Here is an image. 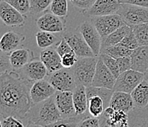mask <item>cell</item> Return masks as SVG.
<instances>
[{
	"label": "cell",
	"instance_id": "obj_1",
	"mask_svg": "<svg viewBox=\"0 0 148 127\" xmlns=\"http://www.w3.org/2000/svg\"><path fill=\"white\" fill-rule=\"evenodd\" d=\"M29 79L18 73L5 72L0 77V110L1 119L14 116L22 121L32 107Z\"/></svg>",
	"mask_w": 148,
	"mask_h": 127
},
{
	"label": "cell",
	"instance_id": "obj_2",
	"mask_svg": "<svg viewBox=\"0 0 148 127\" xmlns=\"http://www.w3.org/2000/svg\"><path fill=\"white\" fill-rule=\"evenodd\" d=\"M34 105L25 118L27 122L26 126H52L63 119L56 105L55 96Z\"/></svg>",
	"mask_w": 148,
	"mask_h": 127
},
{
	"label": "cell",
	"instance_id": "obj_3",
	"mask_svg": "<svg viewBox=\"0 0 148 127\" xmlns=\"http://www.w3.org/2000/svg\"><path fill=\"white\" fill-rule=\"evenodd\" d=\"M98 57L99 56L80 57L77 60L73 68H72L77 85H82L86 87L91 85L96 71Z\"/></svg>",
	"mask_w": 148,
	"mask_h": 127
},
{
	"label": "cell",
	"instance_id": "obj_4",
	"mask_svg": "<svg viewBox=\"0 0 148 127\" xmlns=\"http://www.w3.org/2000/svg\"><path fill=\"white\" fill-rule=\"evenodd\" d=\"M124 22L130 26L148 23V7L130 4L121 3L117 11Z\"/></svg>",
	"mask_w": 148,
	"mask_h": 127
},
{
	"label": "cell",
	"instance_id": "obj_5",
	"mask_svg": "<svg viewBox=\"0 0 148 127\" xmlns=\"http://www.w3.org/2000/svg\"><path fill=\"white\" fill-rule=\"evenodd\" d=\"M91 22L95 25L102 38L108 35L122 26L126 24L122 17L117 13L94 16L91 18Z\"/></svg>",
	"mask_w": 148,
	"mask_h": 127
},
{
	"label": "cell",
	"instance_id": "obj_6",
	"mask_svg": "<svg viewBox=\"0 0 148 127\" xmlns=\"http://www.w3.org/2000/svg\"><path fill=\"white\" fill-rule=\"evenodd\" d=\"M143 80V73L131 69L119 74L116 79L113 90L130 93Z\"/></svg>",
	"mask_w": 148,
	"mask_h": 127
},
{
	"label": "cell",
	"instance_id": "obj_7",
	"mask_svg": "<svg viewBox=\"0 0 148 127\" xmlns=\"http://www.w3.org/2000/svg\"><path fill=\"white\" fill-rule=\"evenodd\" d=\"M56 91H72L77 87L76 81L71 69H60L52 73L49 79Z\"/></svg>",
	"mask_w": 148,
	"mask_h": 127
},
{
	"label": "cell",
	"instance_id": "obj_8",
	"mask_svg": "<svg viewBox=\"0 0 148 127\" xmlns=\"http://www.w3.org/2000/svg\"><path fill=\"white\" fill-rule=\"evenodd\" d=\"M100 126L125 127L129 126L130 117L124 111L116 110L111 106L106 108L100 116Z\"/></svg>",
	"mask_w": 148,
	"mask_h": 127
},
{
	"label": "cell",
	"instance_id": "obj_9",
	"mask_svg": "<svg viewBox=\"0 0 148 127\" xmlns=\"http://www.w3.org/2000/svg\"><path fill=\"white\" fill-rule=\"evenodd\" d=\"M80 33L83 35L95 55L99 56L102 46V36L95 25L91 22L84 21L80 26Z\"/></svg>",
	"mask_w": 148,
	"mask_h": 127
},
{
	"label": "cell",
	"instance_id": "obj_10",
	"mask_svg": "<svg viewBox=\"0 0 148 127\" xmlns=\"http://www.w3.org/2000/svg\"><path fill=\"white\" fill-rule=\"evenodd\" d=\"M116 79V78L114 77L112 72L109 70L108 68L105 65L102 58L99 55L95 77L93 79L91 85L96 87H103V88L113 90Z\"/></svg>",
	"mask_w": 148,
	"mask_h": 127
},
{
	"label": "cell",
	"instance_id": "obj_11",
	"mask_svg": "<svg viewBox=\"0 0 148 127\" xmlns=\"http://www.w3.org/2000/svg\"><path fill=\"white\" fill-rule=\"evenodd\" d=\"M56 90L49 81L39 80L35 81L30 88V98L33 104H38L54 96Z\"/></svg>",
	"mask_w": 148,
	"mask_h": 127
},
{
	"label": "cell",
	"instance_id": "obj_12",
	"mask_svg": "<svg viewBox=\"0 0 148 127\" xmlns=\"http://www.w3.org/2000/svg\"><path fill=\"white\" fill-rule=\"evenodd\" d=\"M54 96L56 105L63 118L76 117L73 101V93L72 91H56Z\"/></svg>",
	"mask_w": 148,
	"mask_h": 127
},
{
	"label": "cell",
	"instance_id": "obj_13",
	"mask_svg": "<svg viewBox=\"0 0 148 127\" xmlns=\"http://www.w3.org/2000/svg\"><path fill=\"white\" fill-rule=\"evenodd\" d=\"M64 38L66 40L67 42L72 48L76 55L80 58L96 56L81 34L67 33L66 34L64 35Z\"/></svg>",
	"mask_w": 148,
	"mask_h": 127
},
{
	"label": "cell",
	"instance_id": "obj_14",
	"mask_svg": "<svg viewBox=\"0 0 148 127\" xmlns=\"http://www.w3.org/2000/svg\"><path fill=\"white\" fill-rule=\"evenodd\" d=\"M121 6L118 0H96L88 8L86 14L90 16H101L116 13Z\"/></svg>",
	"mask_w": 148,
	"mask_h": 127
},
{
	"label": "cell",
	"instance_id": "obj_15",
	"mask_svg": "<svg viewBox=\"0 0 148 127\" xmlns=\"http://www.w3.org/2000/svg\"><path fill=\"white\" fill-rule=\"evenodd\" d=\"M0 18L8 26H21L25 23L22 13L4 0L0 3Z\"/></svg>",
	"mask_w": 148,
	"mask_h": 127
},
{
	"label": "cell",
	"instance_id": "obj_16",
	"mask_svg": "<svg viewBox=\"0 0 148 127\" xmlns=\"http://www.w3.org/2000/svg\"><path fill=\"white\" fill-rule=\"evenodd\" d=\"M37 26L42 31L52 33L64 31V24L59 16L53 13H46L37 20Z\"/></svg>",
	"mask_w": 148,
	"mask_h": 127
},
{
	"label": "cell",
	"instance_id": "obj_17",
	"mask_svg": "<svg viewBox=\"0 0 148 127\" xmlns=\"http://www.w3.org/2000/svg\"><path fill=\"white\" fill-rule=\"evenodd\" d=\"M110 106L116 110L129 113L134 109V103L131 94L121 91H114Z\"/></svg>",
	"mask_w": 148,
	"mask_h": 127
},
{
	"label": "cell",
	"instance_id": "obj_18",
	"mask_svg": "<svg viewBox=\"0 0 148 127\" xmlns=\"http://www.w3.org/2000/svg\"><path fill=\"white\" fill-rule=\"evenodd\" d=\"M131 69L145 73L148 69V45L138 46L130 55Z\"/></svg>",
	"mask_w": 148,
	"mask_h": 127
},
{
	"label": "cell",
	"instance_id": "obj_19",
	"mask_svg": "<svg viewBox=\"0 0 148 127\" xmlns=\"http://www.w3.org/2000/svg\"><path fill=\"white\" fill-rule=\"evenodd\" d=\"M40 59L51 73L64 68L61 62V57L56 49L47 48L41 51Z\"/></svg>",
	"mask_w": 148,
	"mask_h": 127
},
{
	"label": "cell",
	"instance_id": "obj_20",
	"mask_svg": "<svg viewBox=\"0 0 148 127\" xmlns=\"http://www.w3.org/2000/svg\"><path fill=\"white\" fill-rule=\"evenodd\" d=\"M23 69L27 78L32 81L44 79L47 75V69L41 60L31 61Z\"/></svg>",
	"mask_w": 148,
	"mask_h": 127
},
{
	"label": "cell",
	"instance_id": "obj_21",
	"mask_svg": "<svg viewBox=\"0 0 148 127\" xmlns=\"http://www.w3.org/2000/svg\"><path fill=\"white\" fill-rule=\"evenodd\" d=\"M25 37L15 32L5 33L0 41V49L3 53H11L21 46Z\"/></svg>",
	"mask_w": 148,
	"mask_h": 127
},
{
	"label": "cell",
	"instance_id": "obj_22",
	"mask_svg": "<svg viewBox=\"0 0 148 127\" xmlns=\"http://www.w3.org/2000/svg\"><path fill=\"white\" fill-rule=\"evenodd\" d=\"M72 93H73L75 114L77 116L83 115L88 109V96L86 93V87L82 85H77Z\"/></svg>",
	"mask_w": 148,
	"mask_h": 127
},
{
	"label": "cell",
	"instance_id": "obj_23",
	"mask_svg": "<svg viewBox=\"0 0 148 127\" xmlns=\"http://www.w3.org/2000/svg\"><path fill=\"white\" fill-rule=\"evenodd\" d=\"M134 100V108L140 109L145 107L148 104V82L144 79L130 93Z\"/></svg>",
	"mask_w": 148,
	"mask_h": 127
},
{
	"label": "cell",
	"instance_id": "obj_24",
	"mask_svg": "<svg viewBox=\"0 0 148 127\" xmlns=\"http://www.w3.org/2000/svg\"><path fill=\"white\" fill-rule=\"evenodd\" d=\"M33 54L27 49H17L10 53V61L13 69H20L30 62Z\"/></svg>",
	"mask_w": 148,
	"mask_h": 127
},
{
	"label": "cell",
	"instance_id": "obj_25",
	"mask_svg": "<svg viewBox=\"0 0 148 127\" xmlns=\"http://www.w3.org/2000/svg\"><path fill=\"white\" fill-rule=\"evenodd\" d=\"M132 29V26H128L127 24H125L113 32L108 35L102 38V46H101V50L108 46H113V45H116L122 41L125 36L129 33Z\"/></svg>",
	"mask_w": 148,
	"mask_h": 127
},
{
	"label": "cell",
	"instance_id": "obj_26",
	"mask_svg": "<svg viewBox=\"0 0 148 127\" xmlns=\"http://www.w3.org/2000/svg\"><path fill=\"white\" fill-rule=\"evenodd\" d=\"M86 93L88 98L93 96H99L103 98L105 102L106 107L110 106L111 98H112L114 90L112 89H108L103 87H96L90 85L86 87Z\"/></svg>",
	"mask_w": 148,
	"mask_h": 127
},
{
	"label": "cell",
	"instance_id": "obj_27",
	"mask_svg": "<svg viewBox=\"0 0 148 127\" xmlns=\"http://www.w3.org/2000/svg\"><path fill=\"white\" fill-rule=\"evenodd\" d=\"M106 108L104 101L99 96H93L88 98V110L91 116L99 117Z\"/></svg>",
	"mask_w": 148,
	"mask_h": 127
},
{
	"label": "cell",
	"instance_id": "obj_28",
	"mask_svg": "<svg viewBox=\"0 0 148 127\" xmlns=\"http://www.w3.org/2000/svg\"><path fill=\"white\" fill-rule=\"evenodd\" d=\"M133 50L121 46L119 44L108 46L100 51V54H106L115 59L122 57H130Z\"/></svg>",
	"mask_w": 148,
	"mask_h": 127
},
{
	"label": "cell",
	"instance_id": "obj_29",
	"mask_svg": "<svg viewBox=\"0 0 148 127\" xmlns=\"http://www.w3.org/2000/svg\"><path fill=\"white\" fill-rule=\"evenodd\" d=\"M36 38L38 46L41 49L50 47L58 41V38L53 34H52V33L42 30L36 33Z\"/></svg>",
	"mask_w": 148,
	"mask_h": 127
},
{
	"label": "cell",
	"instance_id": "obj_30",
	"mask_svg": "<svg viewBox=\"0 0 148 127\" xmlns=\"http://www.w3.org/2000/svg\"><path fill=\"white\" fill-rule=\"evenodd\" d=\"M139 46L148 45V23H143L132 26Z\"/></svg>",
	"mask_w": 148,
	"mask_h": 127
},
{
	"label": "cell",
	"instance_id": "obj_31",
	"mask_svg": "<svg viewBox=\"0 0 148 127\" xmlns=\"http://www.w3.org/2000/svg\"><path fill=\"white\" fill-rule=\"evenodd\" d=\"M50 10L53 14L59 17H64L68 13L67 0H52L50 5Z\"/></svg>",
	"mask_w": 148,
	"mask_h": 127
},
{
	"label": "cell",
	"instance_id": "obj_32",
	"mask_svg": "<svg viewBox=\"0 0 148 127\" xmlns=\"http://www.w3.org/2000/svg\"><path fill=\"white\" fill-rule=\"evenodd\" d=\"M100 57L103 60V62L105 65L108 68V69L112 72V73L114 75L116 78H117L120 74V71L119 69V65H118L116 59L111 57V56L108 55L106 54H99Z\"/></svg>",
	"mask_w": 148,
	"mask_h": 127
},
{
	"label": "cell",
	"instance_id": "obj_33",
	"mask_svg": "<svg viewBox=\"0 0 148 127\" xmlns=\"http://www.w3.org/2000/svg\"><path fill=\"white\" fill-rule=\"evenodd\" d=\"M52 0H29L30 12L33 14H38L44 12L51 5Z\"/></svg>",
	"mask_w": 148,
	"mask_h": 127
},
{
	"label": "cell",
	"instance_id": "obj_34",
	"mask_svg": "<svg viewBox=\"0 0 148 127\" xmlns=\"http://www.w3.org/2000/svg\"><path fill=\"white\" fill-rule=\"evenodd\" d=\"M118 44L124 46V47H126L129 49H131V50H134V49H136V48L139 46L138 41H137L136 38L135 34H134V31H133V28H132L131 30L125 36V38L122 39V41Z\"/></svg>",
	"mask_w": 148,
	"mask_h": 127
},
{
	"label": "cell",
	"instance_id": "obj_35",
	"mask_svg": "<svg viewBox=\"0 0 148 127\" xmlns=\"http://www.w3.org/2000/svg\"><path fill=\"white\" fill-rule=\"evenodd\" d=\"M11 6L18 10L23 15L27 14L30 11L29 0H4Z\"/></svg>",
	"mask_w": 148,
	"mask_h": 127
},
{
	"label": "cell",
	"instance_id": "obj_36",
	"mask_svg": "<svg viewBox=\"0 0 148 127\" xmlns=\"http://www.w3.org/2000/svg\"><path fill=\"white\" fill-rule=\"evenodd\" d=\"M25 124L21 120L14 116H7L1 119L0 127H20L25 126Z\"/></svg>",
	"mask_w": 148,
	"mask_h": 127
},
{
	"label": "cell",
	"instance_id": "obj_37",
	"mask_svg": "<svg viewBox=\"0 0 148 127\" xmlns=\"http://www.w3.org/2000/svg\"><path fill=\"white\" fill-rule=\"evenodd\" d=\"M77 56L75 53H68L61 57V62L65 69H72L77 61Z\"/></svg>",
	"mask_w": 148,
	"mask_h": 127
},
{
	"label": "cell",
	"instance_id": "obj_38",
	"mask_svg": "<svg viewBox=\"0 0 148 127\" xmlns=\"http://www.w3.org/2000/svg\"><path fill=\"white\" fill-rule=\"evenodd\" d=\"M56 50L58 52L60 57H63L64 54H68V53H75L72 48L71 47L69 43L64 38H62L59 43L58 44V46L56 48Z\"/></svg>",
	"mask_w": 148,
	"mask_h": 127
},
{
	"label": "cell",
	"instance_id": "obj_39",
	"mask_svg": "<svg viewBox=\"0 0 148 127\" xmlns=\"http://www.w3.org/2000/svg\"><path fill=\"white\" fill-rule=\"evenodd\" d=\"M11 63L10 61V57L5 53V54H2L0 57V72L1 74L5 73V72L10 71L12 69Z\"/></svg>",
	"mask_w": 148,
	"mask_h": 127
},
{
	"label": "cell",
	"instance_id": "obj_40",
	"mask_svg": "<svg viewBox=\"0 0 148 127\" xmlns=\"http://www.w3.org/2000/svg\"><path fill=\"white\" fill-rule=\"evenodd\" d=\"M78 126L83 127H98L100 126V121L98 117H86L82 119L81 121L79 123Z\"/></svg>",
	"mask_w": 148,
	"mask_h": 127
},
{
	"label": "cell",
	"instance_id": "obj_41",
	"mask_svg": "<svg viewBox=\"0 0 148 127\" xmlns=\"http://www.w3.org/2000/svg\"><path fill=\"white\" fill-rule=\"evenodd\" d=\"M120 73L131 69V60L130 57H122L116 59Z\"/></svg>",
	"mask_w": 148,
	"mask_h": 127
},
{
	"label": "cell",
	"instance_id": "obj_42",
	"mask_svg": "<svg viewBox=\"0 0 148 127\" xmlns=\"http://www.w3.org/2000/svg\"><path fill=\"white\" fill-rule=\"evenodd\" d=\"M96 0H69V2L75 7L82 10H88Z\"/></svg>",
	"mask_w": 148,
	"mask_h": 127
},
{
	"label": "cell",
	"instance_id": "obj_43",
	"mask_svg": "<svg viewBox=\"0 0 148 127\" xmlns=\"http://www.w3.org/2000/svg\"><path fill=\"white\" fill-rule=\"evenodd\" d=\"M119 3H126L148 7V0H118Z\"/></svg>",
	"mask_w": 148,
	"mask_h": 127
},
{
	"label": "cell",
	"instance_id": "obj_44",
	"mask_svg": "<svg viewBox=\"0 0 148 127\" xmlns=\"http://www.w3.org/2000/svg\"><path fill=\"white\" fill-rule=\"evenodd\" d=\"M138 110H139L140 118L145 119V120L148 121V104H147V106L145 107L138 109Z\"/></svg>",
	"mask_w": 148,
	"mask_h": 127
},
{
	"label": "cell",
	"instance_id": "obj_45",
	"mask_svg": "<svg viewBox=\"0 0 148 127\" xmlns=\"http://www.w3.org/2000/svg\"><path fill=\"white\" fill-rule=\"evenodd\" d=\"M144 79L146 80V81L148 82V69H147L146 71L144 73Z\"/></svg>",
	"mask_w": 148,
	"mask_h": 127
}]
</instances>
